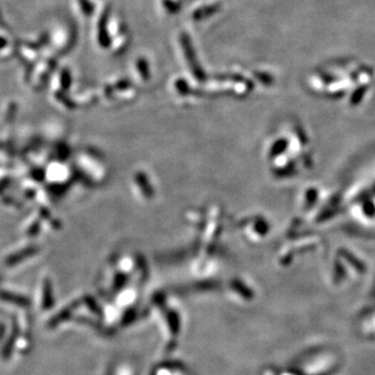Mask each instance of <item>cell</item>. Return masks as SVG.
I'll return each instance as SVG.
<instances>
[{"instance_id": "obj_5", "label": "cell", "mask_w": 375, "mask_h": 375, "mask_svg": "<svg viewBox=\"0 0 375 375\" xmlns=\"http://www.w3.org/2000/svg\"><path fill=\"white\" fill-rule=\"evenodd\" d=\"M371 191H372V193H373V194H375V183H374V185L372 186V189H371Z\"/></svg>"}, {"instance_id": "obj_2", "label": "cell", "mask_w": 375, "mask_h": 375, "mask_svg": "<svg viewBox=\"0 0 375 375\" xmlns=\"http://www.w3.org/2000/svg\"><path fill=\"white\" fill-rule=\"evenodd\" d=\"M333 281L336 284H340L346 277V269L342 262L338 259L333 263Z\"/></svg>"}, {"instance_id": "obj_4", "label": "cell", "mask_w": 375, "mask_h": 375, "mask_svg": "<svg viewBox=\"0 0 375 375\" xmlns=\"http://www.w3.org/2000/svg\"><path fill=\"white\" fill-rule=\"evenodd\" d=\"M363 212L367 217L372 218L375 216V203L370 198H367L363 202Z\"/></svg>"}, {"instance_id": "obj_1", "label": "cell", "mask_w": 375, "mask_h": 375, "mask_svg": "<svg viewBox=\"0 0 375 375\" xmlns=\"http://www.w3.org/2000/svg\"><path fill=\"white\" fill-rule=\"evenodd\" d=\"M338 253H339V255H340L342 259H344L347 263H349V264L351 265V267H353L354 270H356L357 272H360V273H364L365 272V271H366V265L364 264V262H362L360 259L356 258L353 253H351L350 251H348L345 248L339 249Z\"/></svg>"}, {"instance_id": "obj_3", "label": "cell", "mask_w": 375, "mask_h": 375, "mask_svg": "<svg viewBox=\"0 0 375 375\" xmlns=\"http://www.w3.org/2000/svg\"><path fill=\"white\" fill-rule=\"evenodd\" d=\"M319 197L318 190L315 188H309L306 193V209L310 210L316 204Z\"/></svg>"}]
</instances>
